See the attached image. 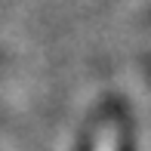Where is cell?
<instances>
[{
	"label": "cell",
	"instance_id": "obj_1",
	"mask_svg": "<svg viewBox=\"0 0 151 151\" xmlns=\"http://www.w3.org/2000/svg\"><path fill=\"white\" fill-rule=\"evenodd\" d=\"M96 151H117V129L114 127H105L96 139Z\"/></svg>",
	"mask_w": 151,
	"mask_h": 151
}]
</instances>
